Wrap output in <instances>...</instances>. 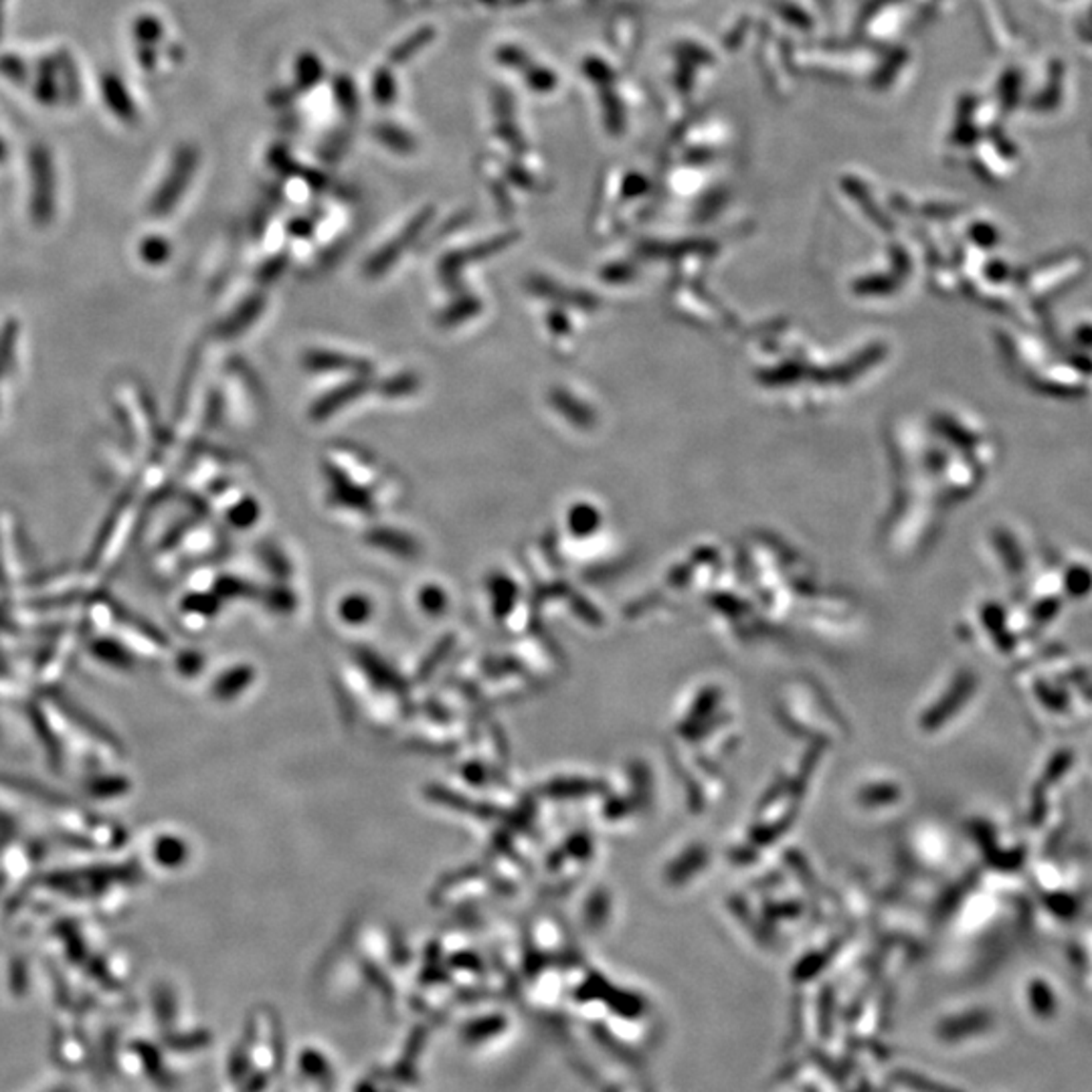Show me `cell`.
<instances>
[{
  "label": "cell",
  "instance_id": "obj_1",
  "mask_svg": "<svg viewBox=\"0 0 1092 1092\" xmlns=\"http://www.w3.org/2000/svg\"><path fill=\"white\" fill-rule=\"evenodd\" d=\"M427 39H429V30H421V35H415L413 39H409V43H407V49H405V47H399V51L393 55V59L397 61V59L409 57V55H411V53L417 49V47H419V43L423 45Z\"/></svg>",
  "mask_w": 1092,
  "mask_h": 1092
},
{
  "label": "cell",
  "instance_id": "obj_2",
  "mask_svg": "<svg viewBox=\"0 0 1092 1092\" xmlns=\"http://www.w3.org/2000/svg\"><path fill=\"white\" fill-rule=\"evenodd\" d=\"M380 84H382L384 88H391V77H389V79H380ZM389 93H391V91H389ZM377 95H379V100H380V102H391V98H389L387 93L377 91ZM391 95H393V93H391Z\"/></svg>",
  "mask_w": 1092,
  "mask_h": 1092
}]
</instances>
